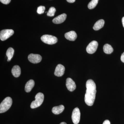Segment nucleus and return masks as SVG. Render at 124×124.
Here are the masks:
<instances>
[{
  "label": "nucleus",
  "mask_w": 124,
  "mask_h": 124,
  "mask_svg": "<svg viewBox=\"0 0 124 124\" xmlns=\"http://www.w3.org/2000/svg\"><path fill=\"white\" fill-rule=\"evenodd\" d=\"M86 90L85 95V101L88 106H93L94 102L96 93V86L93 80L89 79L86 81Z\"/></svg>",
  "instance_id": "obj_1"
},
{
  "label": "nucleus",
  "mask_w": 124,
  "mask_h": 124,
  "mask_svg": "<svg viewBox=\"0 0 124 124\" xmlns=\"http://www.w3.org/2000/svg\"><path fill=\"white\" fill-rule=\"evenodd\" d=\"M13 101L11 98L7 97L3 100L0 104V113L6 112L10 108Z\"/></svg>",
  "instance_id": "obj_2"
},
{
  "label": "nucleus",
  "mask_w": 124,
  "mask_h": 124,
  "mask_svg": "<svg viewBox=\"0 0 124 124\" xmlns=\"http://www.w3.org/2000/svg\"><path fill=\"white\" fill-rule=\"evenodd\" d=\"M44 94L42 93H38L36 95L35 100L31 103V108H34L40 106L43 103L44 100Z\"/></svg>",
  "instance_id": "obj_3"
},
{
  "label": "nucleus",
  "mask_w": 124,
  "mask_h": 124,
  "mask_svg": "<svg viewBox=\"0 0 124 124\" xmlns=\"http://www.w3.org/2000/svg\"><path fill=\"white\" fill-rule=\"evenodd\" d=\"M42 42L48 45H53L57 43L58 39L57 37L50 35H43L41 38Z\"/></svg>",
  "instance_id": "obj_4"
},
{
  "label": "nucleus",
  "mask_w": 124,
  "mask_h": 124,
  "mask_svg": "<svg viewBox=\"0 0 124 124\" xmlns=\"http://www.w3.org/2000/svg\"><path fill=\"white\" fill-rule=\"evenodd\" d=\"M14 31L12 29H4L1 31L0 39L2 41H5L13 35Z\"/></svg>",
  "instance_id": "obj_5"
},
{
  "label": "nucleus",
  "mask_w": 124,
  "mask_h": 124,
  "mask_svg": "<svg viewBox=\"0 0 124 124\" xmlns=\"http://www.w3.org/2000/svg\"><path fill=\"white\" fill-rule=\"evenodd\" d=\"M71 117L73 124H79L80 118V112L79 108H74L72 112Z\"/></svg>",
  "instance_id": "obj_6"
},
{
  "label": "nucleus",
  "mask_w": 124,
  "mask_h": 124,
  "mask_svg": "<svg viewBox=\"0 0 124 124\" xmlns=\"http://www.w3.org/2000/svg\"><path fill=\"white\" fill-rule=\"evenodd\" d=\"M98 46V44L96 41H91L86 47V52L89 54L94 53L97 49Z\"/></svg>",
  "instance_id": "obj_7"
},
{
  "label": "nucleus",
  "mask_w": 124,
  "mask_h": 124,
  "mask_svg": "<svg viewBox=\"0 0 124 124\" xmlns=\"http://www.w3.org/2000/svg\"><path fill=\"white\" fill-rule=\"evenodd\" d=\"M28 59L32 63H37L41 62L42 57L39 54H31L28 55Z\"/></svg>",
  "instance_id": "obj_8"
},
{
  "label": "nucleus",
  "mask_w": 124,
  "mask_h": 124,
  "mask_svg": "<svg viewBox=\"0 0 124 124\" xmlns=\"http://www.w3.org/2000/svg\"><path fill=\"white\" fill-rule=\"evenodd\" d=\"M66 85L69 91L72 92L76 89V85L75 82L71 78H67L66 81Z\"/></svg>",
  "instance_id": "obj_9"
},
{
  "label": "nucleus",
  "mask_w": 124,
  "mask_h": 124,
  "mask_svg": "<svg viewBox=\"0 0 124 124\" xmlns=\"http://www.w3.org/2000/svg\"><path fill=\"white\" fill-rule=\"evenodd\" d=\"M65 68L61 64H58L55 68L54 74L57 77L62 76L64 74Z\"/></svg>",
  "instance_id": "obj_10"
},
{
  "label": "nucleus",
  "mask_w": 124,
  "mask_h": 124,
  "mask_svg": "<svg viewBox=\"0 0 124 124\" xmlns=\"http://www.w3.org/2000/svg\"><path fill=\"white\" fill-rule=\"evenodd\" d=\"M67 18V15L66 14H63L58 16L54 19L53 22L55 24H60L62 23L66 20Z\"/></svg>",
  "instance_id": "obj_11"
},
{
  "label": "nucleus",
  "mask_w": 124,
  "mask_h": 124,
  "mask_svg": "<svg viewBox=\"0 0 124 124\" xmlns=\"http://www.w3.org/2000/svg\"><path fill=\"white\" fill-rule=\"evenodd\" d=\"M64 36L67 39L74 41L76 39L77 36L75 31H71L65 33Z\"/></svg>",
  "instance_id": "obj_12"
},
{
  "label": "nucleus",
  "mask_w": 124,
  "mask_h": 124,
  "mask_svg": "<svg viewBox=\"0 0 124 124\" xmlns=\"http://www.w3.org/2000/svg\"><path fill=\"white\" fill-rule=\"evenodd\" d=\"M11 73L14 77H19L21 74V69L18 65L14 66L11 70Z\"/></svg>",
  "instance_id": "obj_13"
},
{
  "label": "nucleus",
  "mask_w": 124,
  "mask_h": 124,
  "mask_svg": "<svg viewBox=\"0 0 124 124\" xmlns=\"http://www.w3.org/2000/svg\"><path fill=\"white\" fill-rule=\"evenodd\" d=\"M35 85V82L33 80L31 79L27 82L25 86V91L29 93L32 90Z\"/></svg>",
  "instance_id": "obj_14"
},
{
  "label": "nucleus",
  "mask_w": 124,
  "mask_h": 124,
  "mask_svg": "<svg viewBox=\"0 0 124 124\" xmlns=\"http://www.w3.org/2000/svg\"><path fill=\"white\" fill-rule=\"evenodd\" d=\"M64 109L63 105H60L58 106L54 107L52 108V112L55 115H59L62 113Z\"/></svg>",
  "instance_id": "obj_15"
},
{
  "label": "nucleus",
  "mask_w": 124,
  "mask_h": 124,
  "mask_svg": "<svg viewBox=\"0 0 124 124\" xmlns=\"http://www.w3.org/2000/svg\"><path fill=\"white\" fill-rule=\"evenodd\" d=\"M104 21L103 19H100L96 22L93 27V29L95 31H98L104 26Z\"/></svg>",
  "instance_id": "obj_16"
},
{
  "label": "nucleus",
  "mask_w": 124,
  "mask_h": 124,
  "mask_svg": "<svg viewBox=\"0 0 124 124\" xmlns=\"http://www.w3.org/2000/svg\"><path fill=\"white\" fill-rule=\"evenodd\" d=\"M103 51L105 53L110 54L113 52V49L112 46L108 44H106L103 47Z\"/></svg>",
  "instance_id": "obj_17"
},
{
  "label": "nucleus",
  "mask_w": 124,
  "mask_h": 124,
  "mask_svg": "<svg viewBox=\"0 0 124 124\" xmlns=\"http://www.w3.org/2000/svg\"><path fill=\"white\" fill-rule=\"evenodd\" d=\"M14 53V50L13 48L10 47L8 49L6 52V55L8 57V59H7L8 62H9L11 60L13 56Z\"/></svg>",
  "instance_id": "obj_18"
},
{
  "label": "nucleus",
  "mask_w": 124,
  "mask_h": 124,
  "mask_svg": "<svg viewBox=\"0 0 124 124\" xmlns=\"http://www.w3.org/2000/svg\"><path fill=\"white\" fill-rule=\"evenodd\" d=\"M99 0H92L88 5V8L90 9L94 8L97 5Z\"/></svg>",
  "instance_id": "obj_19"
},
{
  "label": "nucleus",
  "mask_w": 124,
  "mask_h": 124,
  "mask_svg": "<svg viewBox=\"0 0 124 124\" xmlns=\"http://www.w3.org/2000/svg\"><path fill=\"white\" fill-rule=\"evenodd\" d=\"M55 11H56V9L54 7H50L47 13V15L50 17H53L54 16Z\"/></svg>",
  "instance_id": "obj_20"
},
{
  "label": "nucleus",
  "mask_w": 124,
  "mask_h": 124,
  "mask_svg": "<svg viewBox=\"0 0 124 124\" xmlns=\"http://www.w3.org/2000/svg\"><path fill=\"white\" fill-rule=\"evenodd\" d=\"M45 10V6H39L37 9V13L39 14H43Z\"/></svg>",
  "instance_id": "obj_21"
},
{
  "label": "nucleus",
  "mask_w": 124,
  "mask_h": 124,
  "mask_svg": "<svg viewBox=\"0 0 124 124\" xmlns=\"http://www.w3.org/2000/svg\"><path fill=\"white\" fill-rule=\"evenodd\" d=\"M0 1L4 4L7 5L9 4L11 1V0H0Z\"/></svg>",
  "instance_id": "obj_22"
},
{
  "label": "nucleus",
  "mask_w": 124,
  "mask_h": 124,
  "mask_svg": "<svg viewBox=\"0 0 124 124\" xmlns=\"http://www.w3.org/2000/svg\"><path fill=\"white\" fill-rule=\"evenodd\" d=\"M121 60L124 63V52L122 54L121 57Z\"/></svg>",
  "instance_id": "obj_23"
},
{
  "label": "nucleus",
  "mask_w": 124,
  "mask_h": 124,
  "mask_svg": "<svg viewBox=\"0 0 124 124\" xmlns=\"http://www.w3.org/2000/svg\"><path fill=\"white\" fill-rule=\"evenodd\" d=\"M103 124H110V122L108 120H106L103 122Z\"/></svg>",
  "instance_id": "obj_24"
},
{
  "label": "nucleus",
  "mask_w": 124,
  "mask_h": 124,
  "mask_svg": "<svg viewBox=\"0 0 124 124\" xmlns=\"http://www.w3.org/2000/svg\"><path fill=\"white\" fill-rule=\"evenodd\" d=\"M69 3H73L76 0H66Z\"/></svg>",
  "instance_id": "obj_25"
},
{
  "label": "nucleus",
  "mask_w": 124,
  "mask_h": 124,
  "mask_svg": "<svg viewBox=\"0 0 124 124\" xmlns=\"http://www.w3.org/2000/svg\"><path fill=\"white\" fill-rule=\"evenodd\" d=\"M122 24H123V27L124 28V17L122 18Z\"/></svg>",
  "instance_id": "obj_26"
},
{
  "label": "nucleus",
  "mask_w": 124,
  "mask_h": 124,
  "mask_svg": "<svg viewBox=\"0 0 124 124\" xmlns=\"http://www.w3.org/2000/svg\"><path fill=\"white\" fill-rule=\"evenodd\" d=\"M60 124H67L65 122H62V123H60Z\"/></svg>",
  "instance_id": "obj_27"
}]
</instances>
